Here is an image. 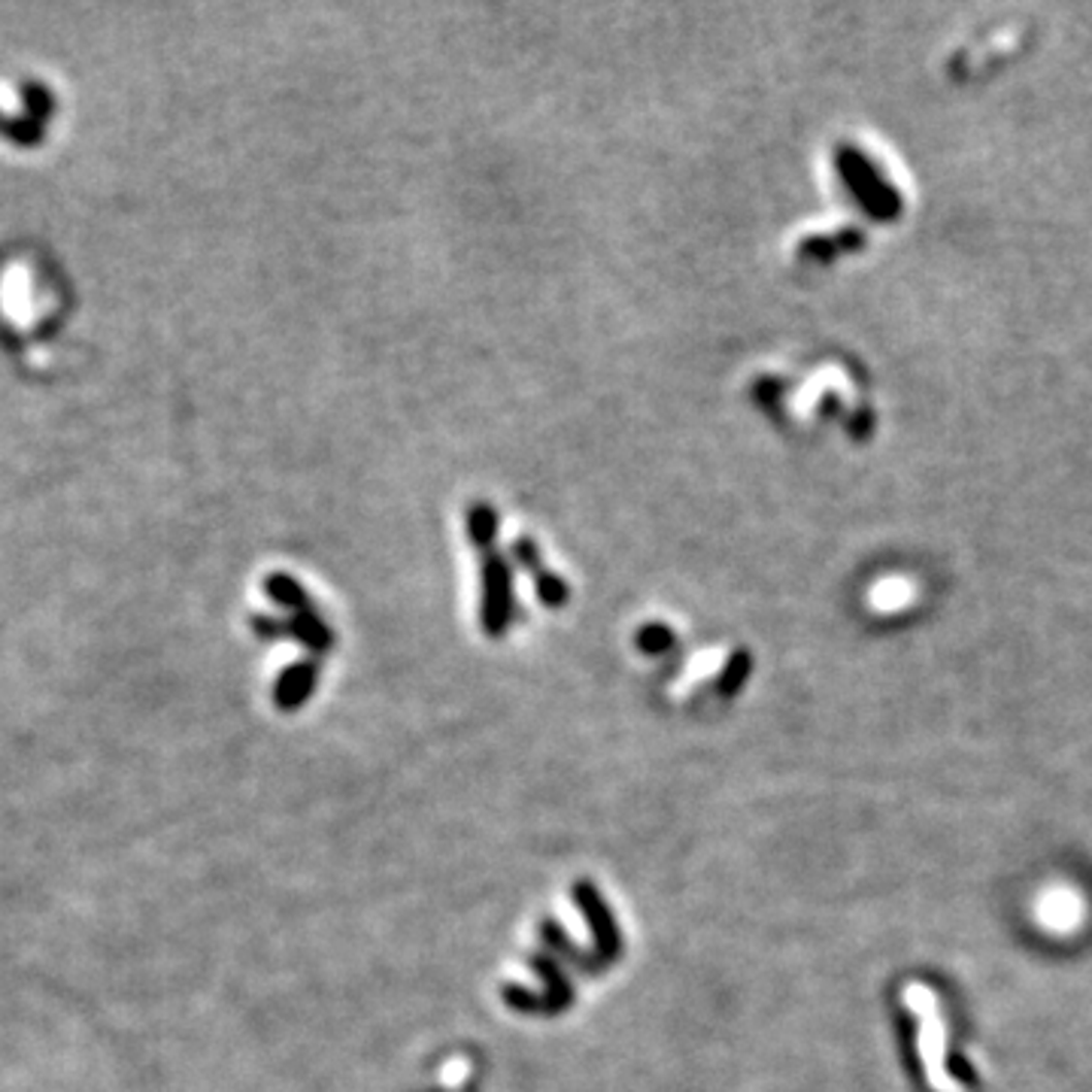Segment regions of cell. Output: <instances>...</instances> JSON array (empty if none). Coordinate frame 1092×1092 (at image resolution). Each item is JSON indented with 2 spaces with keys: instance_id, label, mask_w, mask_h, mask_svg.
<instances>
[{
  "instance_id": "6da1fadb",
  "label": "cell",
  "mask_w": 1092,
  "mask_h": 1092,
  "mask_svg": "<svg viewBox=\"0 0 1092 1092\" xmlns=\"http://www.w3.org/2000/svg\"><path fill=\"white\" fill-rule=\"evenodd\" d=\"M901 1001L904 1007L910 1010L913 1017V1026H917V1053H920V1062H923V1074H926V1084L932 1092H965V1087L950 1074L946 1068V1041H950V1032H946V1020L941 1014V1004H938V995L932 987L920 984V981H910L901 993Z\"/></svg>"
},
{
  "instance_id": "7a4b0ae2",
  "label": "cell",
  "mask_w": 1092,
  "mask_h": 1092,
  "mask_svg": "<svg viewBox=\"0 0 1092 1092\" xmlns=\"http://www.w3.org/2000/svg\"><path fill=\"white\" fill-rule=\"evenodd\" d=\"M513 622V571L495 549L483 558V607L480 625L489 638H504Z\"/></svg>"
},
{
  "instance_id": "3957f363",
  "label": "cell",
  "mask_w": 1092,
  "mask_h": 1092,
  "mask_svg": "<svg viewBox=\"0 0 1092 1092\" xmlns=\"http://www.w3.org/2000/svg\"><path fill=\"white\" fill-rule=\"evenodd\" d=\"M1032 917L1041 926L1047 935L1056 938H1068L1084 926L1087 917V901L1068 884H1053L1038 893L1035 904H1032Z\"/></svg>"
},
{
  "instance_id": "277c9868",
  "label": "cell",
  "mask_w": 1092,
  "mask_h": 1092,
  "mask_svg": "<svg viewBox=\"0 0 1092 1092\" xmlns=\"http://www.w3.org/2000/svg\"><path fill=\"white\" fill-rule=\"evenodd\" d=\"M574 901H577L580 913L589 923V932L596 938V950L601 953V959L613 962L619 956V950H622V935H619L616 917L607 907L604 895L598 893L589 880H580V884H574Z\"/></svg>"
},
{
  "instance_id": "5b68a950",
  "label": "cell",
  "mask_w": 1092,
  "mask_h": 1092,
  "mask_svg": "<svg viewBox=\"0 0 1092 1092\" xmlns=\"http://www.w3.org/2000/svg\"><path fill=\"white\" fill-rule=\"evenodd\" d=\"M316 680H319V665H316V662H295V665H289V668L280 674L277 686H274V701H277V707L286 710V713H289V710H298L300 704L313 696Z\"/></svg>"
},
{
  "instance_id": "8992f818",
  "label": "cell",
  "mask_w": 1092,
  "mask_h": 1092,
  "mask_svg": "<svg viewBox=\"0 0 1092 1092\" xmlns=\"http://www.w3.org/2000/svg\"><path fill=\"white\" fill-rule=\"evenodd\" d=\"M528 962H532V968L544 977L546 1014L568 1010V1007L574 1004V987H571V981L565 977V971H561V968H558L549 956H544V953H535Z\"/></svg>"
},
{
  "instance_id": "52a82bcc",
  "label": "cell",
  "mask_w": 1092,
  "mask_h": 1092,
  "mask_svg": "<svg viewBox=\"0 0 1092 1092\" xmlns=\"http://www.w3.org/2000/svg\"><path fill=\"white\" fill-rule=\"evenodd\" d=\"M289 635L298 638L300 644L313 652H325L334 644V632L325 625V619L316 610L307 613H289Z\"/></svg>"
},
{
  "instance_id": "ba28073f",
  "label": "cell",
  "mask_w": 1092,
  "mask_h": 1092,
  "mask_svg": "<svg viewBox=\"0 0 1092 1092\" xmlns=\"http://www.w3.org/2000/svg\"><path fill=\"white\" fill-rule=\"evenodd\" d=\"M264 592H267V598H274L280 607H286L289 613H307V610H316L313 607V601H310V596L303 592V586H300L298 580L295 577H289V574H270V577H264Z\"/></svg>"
},
{
  "instance_id": "9c48e42d",
  "label": "cell",
  "mask_w": 1092,
  "mask_h": 1092,
  "mask_svg": "<svg viewBox=\"0 0 1092 1092\" xmlns=\"http://www.w3.org/2000/svg\"><path fill=\"white\" fill-rule=\"evenodd\" d=\"M468 535H471V544L477 546L483 555L492 552L497 538V513L489 501H474L471 504V510H468Z\"/></svg>"
},
{
  "instance_id": "30bf717a",
  "label": "cell",
  "mask_w": 1092,
  "mask_h": 1092,
  "mask_svg": "<svg viewBox=\"0 0 1092 1092\" xmlns=\"http://www.w3.org/2000/svg\"><path fill=\"white\" fill-rule=\"evenodd\" d=\"M674 632L665 625V622H646V625H641V632H638V638H635V644H638V649L641 652H646V655H662V652H668L671 646H674Z\"/></svg>"
},
{
  "instance_id": "8fae6325",
  "label": "cell",
  "mask_w": 1092,
  "mask_h": 1092,
  "mask_svg": "<svg viewBox=\"0 0 1092 1092\" xmlns=\"http://www.w3.org/2000/svg\"><path fill=\"white\" fill-rule=\"evenodd\" d=\"M746 671H749V655L746 652H732L729 662L722 665V674H719V693L722 696H735L744 683Z\"/></svg>"
},
{
  "instance_id": "7c38bea8",
  "label": "cell",
  "mask_w": 1092,
  "mask_h": 1092,
  "mask_svg": "<svg viewBox=\"0 0 1092 1092\" xmlns=\"http://www.w3.org/2000/svg\"><path fill=\"white\" fill-rule=\"evenodd\" d=\"M535 583H538V596H541V601H544L546 607H565V601H568V583H565V577H558V574H549V571H541L538 577H535Z\"/></svg>"
},
{
  "instance_id": "4fadbf2b",
  "label": "cell",
  "mask_w": 1092,
  "mask_h": 1092,
  "mask_svg": "<svg viewBox=\"0 0 1092 1092\" xmlns=\"http://www.w3.org/2000/svg\"><path fill=\"white\" fill-rule=\"evenodd\" d=\"M504 1001H507L513 1010H519V1014H541V1010L546 1014L544 995H535L532 990L519 987V984L504 987Z\"/></svg>"
},
{
  "instance_id": "5bb4252c",
  "label": "cell",
  "mask_w": 1092,
  "mask_h": 1092,
  "mask_svg": "<svg viewBox=\"0 0 1092 1092\" xmlns=\"http://www.w3.org/2000/svg\"><path fill=\"white\" fill-rule=\"evenodd\" d=\"M25 103H28V116L37 119V122L50 119L52 113H55L52 92L50 89H43V86H37V83H28V86H25Z\"/></svg>"
},
{
  "instance_id": "9a60e30c",
  "label": "cell",
  "mask_w": 1092,
  "mask_h": 1092,
  "mask_svg": "<svg viewBox=\"0 0 1092 1092\" xmlns=\"http://www.w3.org/2000/svg\"><path fill=\"white\" fill-rule=\"evenodd\" d=\"M513 558H516L525 571H532L535 577L544 571V565H541V546L535 544L532 538H519V541H513Z\"/></svg>"
},
{
  "instance_id": "2e32d148",
  "label": "cell",
  "mask_w": 1092,
  "mask_h": 1092,
  "mask_svg": "<svg viewBox=\"0 0 1092 1092\" xmlns=\"http://www.w3.org/2000/svg\"><path fill=\"white\" fill-rule=\"evenodd\" d=\"M252 629H255V635H261V638L289 635V622H280V619H270V616H252ZM289 638H292V635H289Z\"/></svg>"
},
{
  "instance_id": "e0dca14e",
  "label": "cell",
  "mask_w": 1092,
  "mask_h": 1092,
  "mask_svg": "<svg viewBox=\"0 0 1092 1092\" xmlns=\"http://www.w3.org/2000/svg\"><path fill=\"white\" fill-rule=\"evenodd\" d=\"M9 128H12V119H9V116H0V134L9 137Z\"/></svg>"
}]
</instances>
